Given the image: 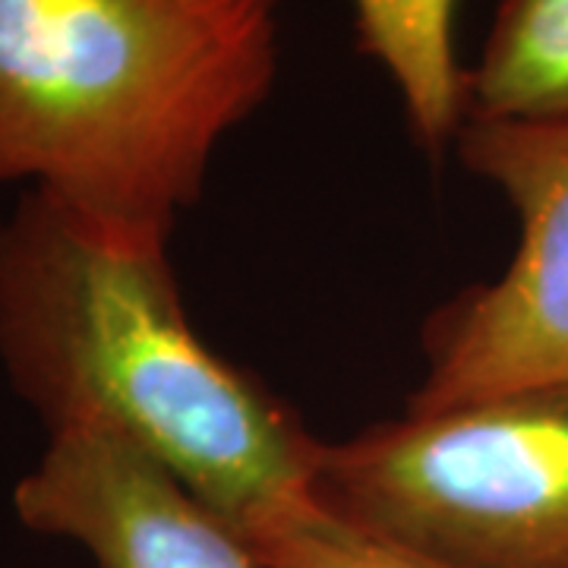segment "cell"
I'll list each match as a JSON object with an SVG mask.
<instances>
[{
    "label": "cell",
    "mask_w": 568,
    "mask_h": 568,
    "mask_svg": "<svg viewBox=\"0 0 568 568\" xmlns=\"http://www.w3.org/2000/svg\"><path fill=\"white\" fill-rule=\"evenodd\" d=\"M0 366L48 436L118 433L231 528L316 484L325 443L196 335L168 250L108 244L36 190L0 219Z\"/></svg>",
    "instance_id": "1"
},
{
    "label": "cell",
    "mask_w": 568,
    "mask_h": 568,
    "mask_svg": "<svg viewBox=\"0 0 568 568\" xmlns=\"http://www.w3.org/2000/svg\"><path fill=\"white\" fill-rule=\"evenodd\" d=\"M275 73L278 0H0V183L168 250Z\"/></svg>",
    "instance_id": "2"
},
{
    "label": "cell",
    "mask_w": 568,
    "mask_h": 568,
    "mask_svg": "<svg viewBox=\"0 0 568 568\" xmlns=\"http://www.w3.org/2000/svg\"><path fill=\"white\" fill-rule=\"evenodd\" d=\"M313 493L446 568H568V386L407 410L325 443Z\"/></svg>",
    "instance_id": "3"
},
{
    "label": "cell",
    "mask_w": 568,
    "mask_h": 568,
    "mask_svg": "<svg viewBox=\"0 0 568 568\" xmlns=\"http://www.w3.org/2000/svg\"><path fill=\"white\" fill-rule=\"evenodd\" d=\"M455 152L515 205L521 237L496 282L433 320L407 410L568 386V121H467Z\"/></svg>",
    "instance_id": "4"
},
{
    "label": "cell",
    "mask_w": 568,
    "mask_h": 568,
    "mask_svg": "<svg viewBox=\"0 0 568 568\" xmlns=\"http://www.w3.org/2000/svg\"><path fill=\"white\" fill-rule=\"evenodd\" d=\"M13 508L29 530L80 544L95 568H263L241 530L104 426L51 433Z\"/></svg>",
    "instance_id": "5"
},
{
    "label": "cell",
    "mask_w": 568,
    "mask_h": 568,
    "mask_svg": "<svg viewBox=\"0 0 568 568\" xmlns=\"http://www.w3.org/2000/svg\"><path fill=\"white\" fill-rule=\"evenodd\" d=\"M361 51L386 70L414 140L433 159L465 126V67L455 54L458 0H351Z\"/></svg>",
    "instance_id": "6"
},
{
    "label": "cell",
    "mask_w": 568,
    "mask_h": 568,
    "mask_svg": "<svg viewBox=\"0 0 568 568\" xmlns=\"http://www.w3.org/2000/svg\"><path fill=\"white\" fill-rule=\"evenodd\" d=\"M467 121H568V0H499L465 67Z\"/></svg>",
    "instance_id": "7"
},
{
    "label": "cell",
    "mask_w": 568,
    "mask_h": 568,
    "mask_svg": "<svg viewBox=\"0 0 568 568\" xmlns=\"http://www.w3.org/2000/svg\"><path fill=\"white\" fill-rule=\"evenodd\" d=\"M241 537L263 568H446L347 521L313 489L260 511Z\"/></svg>",
    "instance_id": "8"
}]
</instances>
